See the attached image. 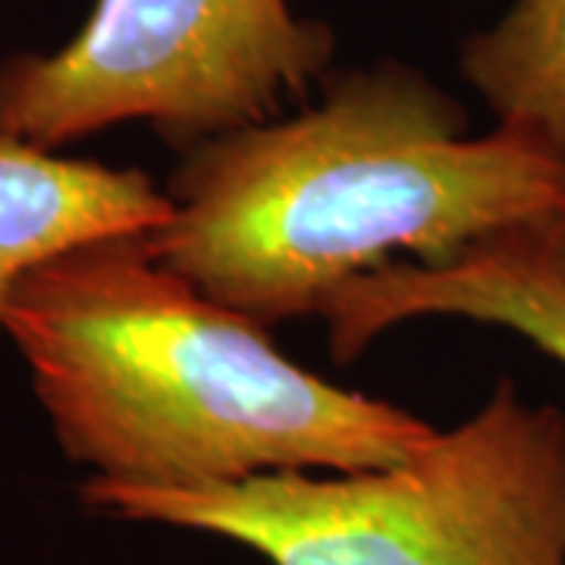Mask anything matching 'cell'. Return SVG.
Returning <instances> with one entry per match:
<instances>
[{"label":"cell","mask_w":565,"mask_h":565,"mask_svg":"<svg viewBox=\"0 0 565 565\" xmlns=\"http://www.w3.org/2000/svg\"><path fill=\"white\" fill-rule=\"evenodd\" d=\"M462 104L384 63L296 117L182 151L148 252L204 296L274 327L311 318L393 255L437 264L565 207V151L522 122L471 139Z\"/></svg>","instance_id":"obj_1"},{"label":"cell","mask_w":565,"mask_h":565,"mask_svg":"<svg viewBox=\"0 0 565 565\" xmlns=\"http://www.w3.org/2000/svg\"><path fill=\"white\" fill-rule=\"evenodd\" d=\"M82 505L221 537L270 565H565V415L509 377L408 459L352 475H258L204 490L88 478Z\"/></svg>","instance_id":"obj_3"},{"label":"cell","mask_w":565,"mask_h":565,"mask_svg":"<svg viewBox=\"0 0 565 565\" xmlns=\"http://www.w3.org/2000/svg\"><path fill=\"white\" fill-rule=\"evenodd\" d=\"M318 318L340 364L390 327L462 318L512 330L565 367V207L497 230L449 262L384 264L337 289Z\"/></svg>","instance_id":"obj_5"},{"label":"cell","mask_w":565,"mask_h":565,"mask_svg":"<svg viewBox=\"0 0 565 565\" xmlns=\"http://www.w3.org/2000/svg\"><path fill=\"white\" fill-rule=\"evenodd\" d=\"M3 333L66 459L145 490L352 475L408 459L434 424L286 359L267 327L163 267L141 236L25 274Z\"/></svg>","instance_id":"obj_2"},{"label":"cell","mask_w":565,"mask_h":565,"mask_svg":"<svg viewBox=\"0 0 565 565\" xmlns=\"http://www.w3.org/2000/svg\"><path fill=\"white\" fill-rule=\"evenodd\" d=\"M462 76L497 122H522L565 151V0H512L462 47Z\"/></svg>","instance_id":"obj_7"},{"label":"cell","mask_w":565,"mask_h":565,"mask_svg":"<svg viewBox=\"0 0 565 565\" xmlns=\"http://www.w3.org/2000/svg\"><path fill=\"white\" fill-rule=\"evenodd\" d=\"M330 57L286 0H95L61 51L0 63V136L54 151L141 120L189 151L282 117Z\"/></svg>","instance_id":"obj_4"},{"label":"cell","mask_w":565,"mask_h":565,"mask_svg":"<svg viewBox=\"0 0 565 565\" xmlns=\"http://www.w3.org/2000/svg\"><path fill=\"white\" fill-rule=\"evenodd\" d=\"M170 214L167 189L136 167L57 158L0 136V333L25 274L82 245L154 233Z\"/></svg>","instance_id":"obj_6"}]
</instances>
